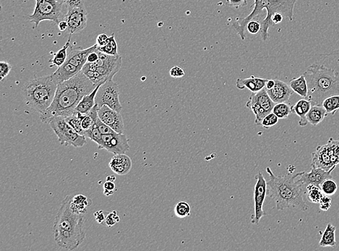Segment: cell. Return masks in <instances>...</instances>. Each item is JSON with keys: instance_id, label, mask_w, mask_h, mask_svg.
Segmentation results:
<instances>
[{"instance_id": "obj_1", "label": "cell", "mask_w": 339, "mask_h": 251, "mask_svg": "<svg viewBox=\"0 0 339 251\" xmlns=\"http://www.w3.org/2000/svg\"><path fill=\"white\" fill-rule=\"evenodd\" d=\"M97 86L82 71L58 84L54 101L45 112L40 114L41 120L48 124L53 117H68L73 114L82 97L92 93Z\"/></svg>"}, {"instance_id": "obj_2", "label": "cell", "mask_w": 339, "mask_h": 251, "mask_svg": "<svg viewBox=\"0 0 339 251\" xmlns=\"http://www.w3.org/2000/svg\"><path fill=\"white\" fill-rule=\"evenodd\" d=\"M266 172L269 175L267 196L275 201L277 210L297 208L305 212L308 209V206L304 200L303 184L295 180L299 177V173L294 175L288 173L284 176H276L269 167L266 168Z\"/></svg>"}, {"instance_id": "obj_3", "label": "cell", "mask_w": 339, "mask_h": 251, "mask_svg": "<svg viewBox=\"0 0 339 251\" xmlns=\"http://www.w3.org/2000/svg\"><path fill=\"white\" fill-rule=\"evenodd\" d=\"M297 0H255L252 11L247 16L243 18H236L232 24V27L235 30L241 39L244 41L246 39V29L249 21L256 19L261 16L264 9H266V17L261 23V36L264 41L269 37V28L274 26L272 17L275 14H282L284 17L289 21H293L294 9Z\"/></svg>"}, {"instance_id": "obj_4", "label": "cell", "mask_w": 339, "mask_h": 251, "mask_svg": "<svg viewBox=\"0 0 339 251\" xmlns=\"http://www.w3.org/2000/svg\"><path fill=\"white\" fill-rule=\"evenodd\" d=\"M308 85V96L306 99L312 105L322 106L326 98L339 94V73L333 69L313 64L304 73Z\"/></svg>"}, {"instance_id": "obj_5", "label": "cell", "mask_w": 339, "mask_h": 251, "mask_svg": "<svg viewBox=\"0 0 339 251\" xmlns=\"http://www.w3.org/2000/svg\"><path fill=\"white\" fill-rule=\"evenodd\" d=\"M57 85L52 76L35 78L26 83L22 89L26 104L40 114L45 112L54 101Z\"/></svg>"}, {"instance_id": "obj_6", "label": "cell", "mask_w": 339, "mask_h": 251, "mask_svg": "<svg viewBox=\"0 0 339 251\" xmlns=\"http://www.w3.org/2000/svg\"><path fill=\"white\" fill-rule=\"evenodd\" d=\"M122 56L110 55L99 51V58L95 62H87L82 68V72L97 86H101L114 76L120 71L122 66Z\"/></svg>"}, {"instance_id": "obj_7", "label": "cell", "mask_w": 339, "mask_h": 251, "mask_svg": "<svg viewBox=\"0 0 339 251\" xmlns=\"http://www.w3.org/2000/svg\"><path fill=\"white\" fill-rule=\"evenodd\" d=\"M72 198V196L68 195L62 201L54 220V231H69L86 235L84 230L85 214H78L72 210L71 208Z\"/></svg>"}, {"instance_id": "obj_8", "label": "cell", "mask_w": 339, "mask_h": 251, "mask_svg": "<svg viewBox=\"0 0 339 251\" xmlns=\"http://www.w3.org/2000/svg\"><path fill=\"white\" fill-rule=\"evenodd\" d=\"M96 49H97V44L87 49H71L67 60L52 75L53 79L59 84L75 76L82 71L87 62L89 54Z\"/></svg>"}, {"instance_id": "obj_9", "label": "cell", "mask_w": 339, "mask_h": 251, "mask_svg": "<svg viewBox=\"0 0 339 251\" xmlns=\"http://www.w3.org/2000/svg\"><path fill=\"white\" fill-rule=\"evenodd\" d=\"M36 7L34 12L29 18L31 23H35L37 28L41 21H51L59 23L64 19L62 3L58 0H35Z\"/></svg>"}, {"instance_id": "obj_10", "label": "cell", "mask_w": 339, "mask_h": 251, "mask_svg": "<svg viewBox=\"0 0 339 251\" xmlns=\"http://www.w3.org/2000/svg\"><path fill=\"white\" fill-rule=\"evenodd\" d=\"M48 124L57 135L58 141L62 145L79 148L87 144V137L77 134L67 122L63 116L52 118Z\"/></svg>"}, {"instance_id": "obj_11", "label": "cell", "mask_w": 339, "mask_h": 251, "mask_svg": "<svg viewBox=\"0 0 339 251\" xmlns=\"http://www.w3.org/2000/svg\"><path fill=\"white\" fill-rule=\"evenodd\" d=\"M96 104L99 108L106 105L117 112H122V106L120 101L118 85L116 84L113 79L109 80L99 86L96 96Z\"/></svg>"}, {"instance_id": "obj_12", "label": "cell", "mask_w": 339, "mask_h": 251, "mask_svg": "<svg viewBox=\"0 0 339 251\" xmlns=\"http://www.w3.org/2000/svg\"><path fill=\"white\" fill-rule=\"evenodd\" d=\"M255 178L256 179L254 189L255 214L251 217V222L259 224L262 217L266 215L264 210V204L267 196L268 186L267 181L262 172H259Z\"/></svg>"}, {"instance_id": "obj_13", "label": "cell", "mask_w": 339, "mask_h": 251, "mask_svg": "<svg viewBox=\"0 0 339 251\" xmlns=\"http://www.w3.org/2000/svg\"><path fill=\"white\" fill-rule=\"evenodd\" d=\"M64 20L67 21L69 34H77L87 26V11L85 7H73L67 8V13Z\"/></svg>"}, {"instance_id": "obj_14", "label": "cell", "mask_w": 339, "mask_h": 251, "mask_svg": "<svg viewBox=\"0 0 339 251\" xmlns=\"http://www.w3.org/2000/svg\"><path fill=\"white\" fill-rule=\"evenodd\" d=\"M128 139L124 134L102 135V144L99 149H104L114 154H125L130 149Z\"/></svg>"}, {"instance_id": "obj_15", "label": "cell", "mask_w": 339, "mask_h": 251, "mask_svg": "<svg viewBox=\"0 0 339 251\" xmlns=\"http://www.w3.org/2000/svg\"><path fill=\"white\" fill-rule=\"evenodd\" d=\"M98 115L102 122L112 128L116 133L124 134L125 126L120 112L111 109L108 106L104 105L99 108Z\"/></svg>"}, {"instance_id": "obj_16", "label": "cell", "mask_w": 339, "mask_h": 251, "mask_svg": "<svg viewBox=\"0 0 339 251\" xmlns=\"http://www.w3.org/2000/svg\"><path fill=\"white\" fill-rule=\"evenodd\" d=\"M334 169L327 171L322 168L316 167L312 165V169L310 172H299V178L297 179L302 184H315L320 187V184L325 179L331 178V172Z\"/></svg>"}, {"instance_id": "obj_17", "label": "cell", "mask_w": 339, "mask_h": 251, "mask_svg": "<svg viewBox=\"0 0 339 251\" xmlns=\"http://www.w3.org/2000/svg\"><path fill=\"white\" fill-rule=\"evenodd\" d=\"M275 85L270 90H266L271 99L276 104L278 103L287 102L293 94V90L289 84L284 81L275 78Z\"/></svg>"}, {"instance_id": "obj_18", "label": "cell", "mask_w": 339, "mask_h": 251, "mask_svg": "<svg viewBox=\"0 0 339 251\" xmlns=\"http://www.w3.org/2000/svg\"><path fill=\"white\" fill-rule=\"evenodd\" d=\"M312 165L315 167L322 168L327 171L335 167L330 159L328 145L319 146L317 148L316 151L312 153Z\"/></svg>"}, {"instance_id": "obj_19", "label": "cell", "mask_w": 339, "mask_h": 251, "mask_svg": "<svg viewBox=\"0 0 339 251\" xmlns=\"http://www.w3.org/2000/svg\"><path fill=\"white\" fill-rule=\"evenodd\" d=\"M109 166L115 173L118 175H125L131 170L132 162L125 154H116L111 159Z\"/></svg>"}, {"instance_id": "obj_20", "label": "cell", "mask_w": 339, "mask_h": 251, "mask_svg": "<svg viewBox=\"0 0 339 251\" xmlns=\"http://www.w3.org/2000/svg\"><path fill=\"white\" fill-rule=\"evenodd\" d=\"M268 80L261 77L252 76L247 78H237L236 87L238 89H247L252 93H257L266 88Z\"/></svg>"}, {"instance_id": "obj_21", "label": "cell", "mask_w": 339, "mask_h": 251, "mask_svg": "<svg viewBox=\"0 0 339 251\" xmlns=\"http://www.w3.org/2000/svg\"><path fill=\"white\" fill-rule=\"evenodd\" d=\"M311 107L312 103L307 99H300L294 106H292V113L297 114L300 118L299 126L301 127H305L308 123L307 120V114Z\"/></svg>"}, {"instance_id": "obj_22", "label": "cell", "mask_w": 339, "mask_h": 251, "mask_svg": "<svg viewBox=\"0 0 339 251\" xmlns=\"http://www.w3.org/2000/svg\"><path fill=\"white\" fill-rule=\"evenodd\" d=\"M99 86H97L92 93L82 97L79 104L76 106V112L82 113V114H88L92 110L94 106L96 105V96H97Z\"/></svg>"}, {"instance_id": "obj_23", "label": "cell", "mask_w": 339, "mask_h": 251, "mask_svg": "<svg viewBox=\"0 0 339 251\" xmlns=\"http://www.w3.org/2000/svg\"><path fill=\"white\" fill-rule=\"evenodd\" d=\"M92 199L82 194H79L72 198L71 208L74 212L78 214H86L88 212V209L92 206Z\"/></svg>"}, {"instance_id": "obj_24", "label": "cell", "mask_w": 339, "mask_h": 251, "mask_svg": "<svg viewBox=\"0 0 339 251\" xmlns=\"http://www.w3.org/2000/svg\"><path fill=\"white\" fill-rule=\"evenodd\" d=\"M328 115L326 110L322 106L312 105V107L307 114V122L312 126H316L323 121Z\"/></svg>"}, {"instance_id": "obj_25", "label": "cell", "mask_w": 339, "mask_h": 251, "mask_svg": "<svg viewBox=\"0 0 339 251\" xmlns=\"http://www.w3.org/2000/svg\"><path fill=\"white\" fill-rule=\"evenodd\" d=\"M246 106L248 109H250L256 116L255 123H256V126H261L263 119L267 115L268 113L266 112L262 106L260 105L259 103L256 101L252 94L248 99V101L246 103Z\"/></svg>"}, {"instance_id": "obj_26", "label": "cell", "mask_w": 339, "mask_h": 251, "mask_svg": "<svg viewBox=\"0 0 339 251\" xmlns=\"http://www.w3.org/2000/svg\"><path fill=\"white\" fill-rule=\"evenodd\" d=\"M289 86L299 96L306 98L308 96V85L305 76L303 75L298 78H294L289 81Z\"/></svg>"}, {"instance_id": "obj_27", "label": "cell", "mask_w": 339, "mask_h": 251, "mask_svg": "<svg viewBox=\"0 0 339 251\" xmlns=\"http://www.w3.org/2000/svg\"><path fill=\"white\" fill-rule=\"evenodd\" d=\"M252 95L254 96L255 99H256V101L259 103L260 105L264 108L268 114L272 112L273 109H274L276 103H274L272 99H271L270 96L268 94L266 88L259 91V92L253 93Z\"/></svg>"}, {"instance_id": "obj_28", "label": "cell", "mask_w": 339, "mask_h": 251, "mask_svg": "<svg viewBox=\"0 0 339 251\" xmlns=\"http://www.w3.org/2000/svg\"><path fill=\"white\" fill-rule=\"evenodd\" d=\"M335 230H336V228L333 224L330 223L327 224L326 228L324 231L320 242H319V245L321 246V247H335V245H336Z\"/></svg>"}, {"instance_id": "obj_29", "label": "cell", "mask_w": 339, "mask_h": 251, "mask_svg": "<svg viewBox=\"0 0 339 251\" xmlns=\"http://www.w3.org/2000/svg\"><path fill=\"white\" fill-rule=\"evenodd\" d=\"M85 114H82V113L76 112L75 111V113L68 116V117H65L66 121H67V122L68 123L69 126H70L72 129L75 130L77 134L81 135V136H84V135H85V131L82 129V124H81L82 119L83 118Z\"/></svg>"}, {"instance_id": "obj_30", "label": "cell", "mask_w": 339, "mask_h": 251, "mask_svg": "<svg viewBox=\"0 0 339 251\" xmlns=\"http://www.w3.org/2000/svg\"><path fill=\"white\" fill-rule=\"evenodd\" d=\"M70 39L71 34L68 40H67V43L62 46V49H59L54 54V58L51 60L52 66H56L57 68L61 67L67 60V56H68V54H67V49H69V46H70Z\"/></svg>"}, {"instance_id": "obj_31", "label": "cell", "mask_w": 339, "mask_h": 251, "mask_svg": "<svg viewBox=\"0 0 339 251\" xmlns=\"http://www.w3.org/2000/svg\"><path fill=\"white\" fill-rule=\"evenodd\" d=\"M97 49L104 54L114 56L119 55L118 47H117L115 35L112 34V36H109L108 41L104 46H97Z\"/></svg>"}, {"instance_id": "obj_32", "label": "cell", "mask_w": 339, "mask_h": 251, "mask_svg": "<svg viewBox=\"0 0 339 251\" xmlns=\"http://www.w3.org/2000/svg\"><path fill=\"white\" fill-rule=\"evenodd\" d=\"M323 196V193L319 186L315 185V184L307 185V197L310 202L319 204Z\"/></svg>"}, {"instance_id": "obj_33", "label": "cell", "mask_w": 339, "mask_h": 251, "mask_svg": "<svg viewBox=\"0 0 339 251\" xmlns=\"http://www.w3.org/2000/svg\"><path fill=\"white\" fill-rule=\"evenodd\" d=\"M322 106L328 114H335L339 109V94L326 98L322 102Z\"/></svg>"}, {"instance_id": "obj_34", "label": "cell", "mask_w": 339, "mask_h": 251, "mask_svg": "<svg viewBox=\"0 0 339 251\" xmlns=\"http://www.w3.org/2000/svg\"><path fill=\"white\" fill-rule=\"evenodd\" d=\"M272 112L277 116L279 119H286L292 113V106L287 102L278 103L274 106Z\"/></svg>"}, {"instance_id": "obj_35", "label": "cell", "mask_w": 339, "mask_h": 251, "mask_svg": "<svg viewBox=\"0 0 339 251\" xmlns=\"http://www.w3.org/2000/svg\"><path fill=\"white\" fill-rule=\"evenodd\" d=\"M320 187L324 195L325 196H333L338 190L336 182L332 179V177L325 179L320 184Z\"/></svg>"}, {"instance_id": "obj_36", "label": "cell", "mask_w": 339, "mask_h": 251, "mask_svg": "<svg viewBox=\"0 0 339 251\" xmlns=\"http://www.w3.org/2000/svg\"><path fill=\"white\" fill-rule=\"evenodd\" d=\"M84 136H85V137L89 138V139L92 140L94 142L97 143V145L99 146V149L102 146V134L99 131L98 126H97V122L93 126L92 129L86 131Z\"/></svg>"}, {"instance_id": "obj_37", "label": "cell", "mask_w": 339, "mask_h": 251, "mask_svg": "<svg viewBox=\"0 0 339 251\" xmlns=\"http://www.w3.org/2000/svg\"><path fill=\"white\" fill-rule=\"evenodd\" d=\"M175 213L179 218L188 217L191 214V208L188 203L181 201L175 206Z\"/></svg>"}, {"instance_id": "obj_38", "label": "cell", "mask_w": 339, "mask_h": 251, "mask_svg": "<svg viewBox=\"0 0 339 251\" xmlns=\"http://www.w3.org/2000/svg\"><path fill=\"white\" fill-rule=\"evenodd\" d=\"M279 119V118L274 112L269 113L263 119L261 126H263L265 129H270V128L277 124Z\"/></svg>"}, {"instance_id": "obj_39", "label": "cell", "mask_w": 339, "mask_h": 251, "mask_svg": "<svg viewBox=\"0 0 339 251\" xmlns=\"http://www.w3.org/2000/svg\"><path fill=\"white\" fill-rule=\"evenodd\" d=\"M120 219L119 217L118 213L117 211H113V212L109 213L108 215L106 217L105 223L106 225L109 227H113L116 224L120 222Z\"/></svg>"}, {"instance_id": "obj_40", "label": "cell", "mask_w": 339, "mask_h": 251, "mask_svg": "<svg viewBox=\"0 0 339 251\" xmlns=\"http://www.w3.org/2000/svg\"><path fill=\"white\" fill-rule=\"evenodd\" d=\"M247 30L248 32L251 34H256L258 33L261 32V24L259 22V20H252L249 21L247 25Z\"/></svg>"}, {"instance_id": "obj_41", "label": "cell", "mask_w": 339, "mask_h": 251, "mask_svg": "<svg viewBox=\"0 0 339 251\" xmlns=\"http://www.w3.org/2000/svg\"><path fill=\"white\" fill-rule=\"evenodd\" d=\"M12 69V66L6 61L0 62V79L3 81L8 76Z\"/></svg>"}, {"instance_id": "obj_42", "label": "cell", "mask_w": 339, "mask_h": 251, "mask_svg": "<svg viewBox=\"0 0 339 251\" xmlns=\"http://www.w3.org/2000/svg\"><path fill=\"white\" fill-rule=\"evenodd\" d=\"M117 191L114 181L107 180L104 184V194L107 196L113 195L114 193Z\"/></svg>"}, {"instance_id": "obj_43", "label": "cell", "mask_w": 339, "mask_h": 251, "mask_svg": "<svg viewBox=\"0 0 339 251\" xmlns=\"http://www.w3.org/2000/svg\"><path fill=\"white\" fill-rule=\"evenodd\" d=\"M332 199H330V196L324 195L322 199H320L319 204H320V210L323 212H327L329 210L330 207H331Z\"/></svg>"}, {"instance_id": "obj_44", "label": "cell", "mask_w": 339, "mask_h": 251, "mask_svg": "<svg viewBox=\"0 0 339 251\" xmlns=\"http://www.w3.org/2000/svg\"><path fill=\"white\" fill-rule=\"evenodd\" d=\"M97 126H98L99 131H100L101 134L102 135L112 134L116 133L112 128L102 122V121L99 119V117L98 120H97Z\"/></svg>"}, {"instance_id": "obj_45", "label": "cell", "mask_w": 339, "mask_h": 251, "mask_svg": "<svg viewBox=\"0 0 339 251\" xmlns=\"http://www.w3.org/2000/svg\"><path fill=\"white\" fill-rule=\"evenodd\" d=\"M59 3L62 5H65L69 8H73V7H85L84 3L85 0H58Z\"/></svg>"}, {"instance_id": "obj_46", "label": "cell", "mask_w": 339, "mask_h": 251, "mask_svg": "<svg viewBox=\"0 0 339 251\" xmlns=\"http://www.w3.org/2000/svg\"><path fill=\"white\" fill-rule=\"evenodd\" d=\"M247 5V0H226V6L236 9L243 8Z\"/></svg>"}, {"instance_id": "obj_47", "label": "cell", "mask_w": 339, "mask_h": 251, "mask_svg": "<svg viewBox=\"0 0 339 251\" xmlns=\"http://www.w3.org/2000/svg\"><path fill=\"white\" fill-rule=\"evenodd\" d=\"M170 75L174 78H180L185 76V72L183 68L175 66L170 70Z\"/></svg>"}, {"instance_id": "obj_48", "label": "cell", "mask_w": 339, "mask_h": 251, "mask_svg": "<svg viewBox=\"0 0 339 251\" xmlns=\"http://www.w3.org/2000/svg\"><path fill=\"white\" fill-rule=\"evenodd\" d=\"M99 58V51L98 49H96L95 51H92L89 54L87 58V62H95L98 60Z\"/></svg>"}, {"instance_id": "obj_49", "label": "cell", "mask_w": 339, "mask_h": 251, "mask_svg": "<svg viewBox=\"0 0 339 251\" xmlns=\"http://www.w3.org/2000/svg\"><path fill=\"white\" fill-rule=\"evenodd\" d=\"M109 36L105 34H101L97 36V44L98 46H104L108 41Z\"/></svg>"}, {"instance_id": "obj_50", "label": "cell", "mask_w": 339, "mask_h": 251, "mask_svg": "<svg viewBox=\"0 0 339 251\" xmlns=\"http://www.w3.org/2000/svg\"><path fill=\"white\" fill-rule=\"evenodd\" d=\"M94 217H95L96 220L99 224H102L104 222H105L106 216L102 210L96 212L94 214Z\"/></svg>"}, {"instance_id": "obj_51", "label": "cell", "mask_w": 339, "mask_h": 251, "mask_svg": "<svg viewBox=\"0 0 339 251\" xmlns=\"http://www.w3.org/2000/svg\"><path fill=\"white\" fill-rule=\"evenodd\" d=\"M58 28L61 31H67V28H68V24H67V21L64 19L61 21L60 22L58 23Z\"/></svg>"}, {"instance_id": "obj_52", "label": "cell", "mask_w": 339, "mask_h": 251, "mask_svg": "<svg viewBox=\"0 0 339 251\" xmlns=\"http://www.w3.org/2000/svg\"><path fill=\"white\" fill-rule=\"evenodd\" d=\"M284 19V16L282 14H275L272 17V21L274 24H279V23H282Z\"/></svg>"}, {"instance_id": "obj_53", "label": "cell", "mask_w": 339, "mask_h": 251, "mask_svg": "<svg viewBox=\"0 0 339 251\" xmlns=\"http://www.w3.org/2000/svg\"><path fill=\"white\" fill-rule=\"evenodd\" d=\"M274 85H275V80L274 79L268 80L267 83H266V90H270L272 89V88L274 87Z\"/></svg>"}, {"instance_id": "obj_54", "label": "cell", "mask_w": 339, "mask_h": 251, "mask_svg": "<svg viewBox=\"0 0 339 251\" xmlns=\"http://www.w3.org/2000/svg\"><path fill=\"white\" fill-rule=\"evenodd\" d=\"M107 180L114 181V182H115L116 180V177L114 175L108 176V177H107Z\"/></svg>"}]
</instances>
